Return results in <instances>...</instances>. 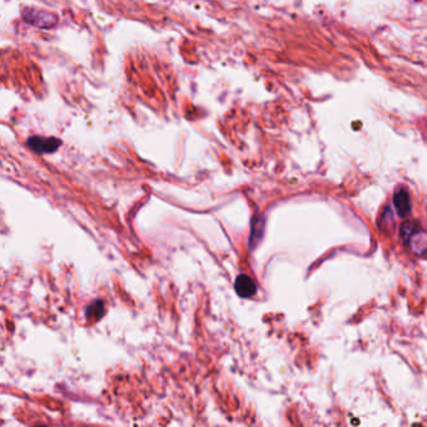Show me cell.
I'll list each match as a JSON object with an SVG mask.
<instances>
[{
	"instance_id": "cell-1",
	"label": "cell",
	"mask_w": 427,
	"mask_h": 427,
	"mask_svg": "<svg viewBox=\"0 0 427 427\" xmlns=\"http://www.w3.org/2000/svg\"><path fill=\"white\" fill-rule=\"evenodd\" d=\"M28 146L33 149L35 153H53L61 146V141L57 138H44L35 136L28 139Z\"/></svg>"
},
{
	"instance_id": "cell-2",
	"label": "cell",
	"mask_w": 427,
	"mask_h": 427,
	"mask_svg": "<svg viewBox=\"0 0 427 427\" xmlns=\"http://www.w3.org/2000/svg\"><path fill=\"white\" fill-rule=\"evenodd\" d=\"M235 288V292L238 293V296L243 297V298L255 296L256 292H257V286L253 282V279L246 276V274H242V276L237 277Z\"/></svg>"
},
{
	"instance_id": "cell-3",
	"label": "cell",
	"mask_w": 427,
	"mask_h": 427,
	"mask_svg": "<svg viewBox=\"0 0 427 427\" xmlns=\"http://www.w3.org/2000/svg\"><path fill=\"white\" fill-rule=\"evenodd\" d=\"M394 207L396 211L400 217H406L407 214H410L411 211V202L410 197H409V193L406 191H399V192L394 194Z\"/></svg>"
},
{
	"instance_id": "cell-4",
	"label": "cell",
	"mask_w": 427,
	"mask_h": 427,
	"mask_svg": "<svg viewBox=\"0 0 427 427\" xmlns=\"http://www.w3.org/2000/svg\"><path fill=\"white\" fill-rule=\"evenodd\" d=\"M103 313H105V305L102 301H95L92 306L88 307L87 317L90 320H98L103 316Z\"/></svg>"
}]
</instances>
